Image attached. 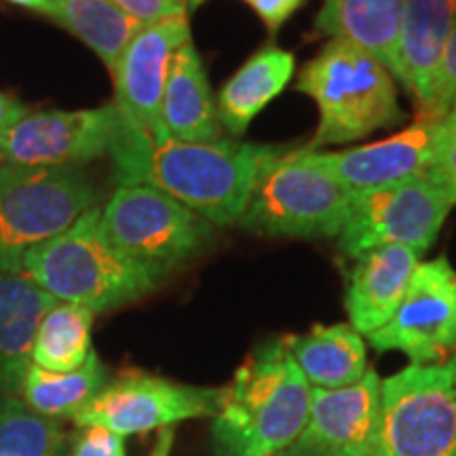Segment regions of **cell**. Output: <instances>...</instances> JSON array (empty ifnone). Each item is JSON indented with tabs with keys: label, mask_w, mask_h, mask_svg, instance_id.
I'll list each match as a JSON object with an SVG mask.
<instances>
[{
	"label": "cell",
	"mask_w": 456,
	"mask_h": 456,
	"mask_svg": "<svg viewBox=\"0 0 456 456\" xmlns=\"http://www.w3.org/2000/svg\"><path fill=\"white\" fill-rule=\"evenodd\" d=\"M285 148L237 140H152L125 121L108 152L118 186H151L165 192L212 226L241 218L260 171Z\"/></svg>",
	"instance_id": "obj_1"
},
{
	"label": "cell",
	"mask_w": 456,
	"mask_h": 456,
	"mask_svg": "<svg viewBox=\"0 0 456 456\" xmlns=\"http://www.w3.org/2000/svg\"><path fill=\"white\" fill-rule=\"evenodd\" d=\"M311 393L285 336L260 345L237 370L220 412L212 419L218 454L279 456L309 419Z\"/></svg>",
	"instance_id": "obj_2"
},
{
	"label": "cell",
	"mask_w": 456,
	"mask_h": 456,
	"mask_svg": "<svg viewBox=\"0 0 456 456\" xmlns=\"http://www.w3.org/2000/svg\"><path fill=\"white\" fill-rule=\"evenodd\" d=\"M95 205L68 231L32 249L21 273L55 300L94 313L118 309L155 292L167 273L131 258L108 241Z\"/></svg>",
	"instance_id": "obj_3"
},
{
	"label": "cell",
	"mask_w": 456,
	"mask_h": 456,
	"mask_svg": "<svg viewBox=\"0 0 456 456\" xmlns=\"http://www.w3.org/2000/svg\"><path fill=\"white\" fill-rule=\"evenodd\" d=\"M395 78L368 51L330 41L302 68L296 89L315 100L319 125L309 151L351 144L406 118L397 100Z\"/></svg>",
	"instance_id": "obj_4"
},
{
	"label": "cell",
	"mask_w": 456,
	"mask_h": 456,
	"mask_svg": "<svg viewBox=\"0 0 456 456\" xmlns=\"http://www.w3.org/2000/svg\"><path fill=\"white\" fill-rule=\"evenodd\" d=\"M351 208L353 192L298 148L283 151L260 171L237 226L260 237H338Z\"/></svg>",
	"instance_id": "obj_5"
},
{
	"label": "cell",
	"mask_w": 456,
	"mask_h": 456,
	"mask_svg": "<svg viewBox=\"0 0 456 456\" xmlns=\"http://www.w3.org/2000/svg\"><path fill=\"white\" fill-rule=\"evenodd\" d=\"M98 201L81 167L0 163V275L21 273L26 256L61 235Z\"/></svg>",
	"instance_id": "obj_6"
},
{
	"label": "cell",
	"mask_w": 456,
	"mask_h": 456,
	"mask_svg": "<svg viewBox=\"0 0 456 456\" xmlns=\"http://www.w3.org/2000/svg\"><path fill=\"white\" fill-rule=\"evenodd\" d=\"M368 456H456L450 363H410L380 380V412Z\"/></svg>",
	"instance_id": "obj_7"
},
{
	"label": "cell",
	"mask_w": 456,
	"mask_h": 456,
	"mask_svg": "<svg viewBox=\"0 0 456 456\" xmlns=\"http://www.w3.org/2000/svg\"><path fill=\"white\" fill-rule=\"evenodd\" d=\"M100 228L114 248L167 273L203 252L212 224L151 186H118L100 214Z\"/></svg>",
	"instance_id": "obj_8"
},
{
	"label": "cell",
	"mask_w": 456,
	"mask_h": 456,
	"mask_svg": "<svg viewBox=\"0 0 456 456\" xmlns=\"http://www.w3.org/2000/svg\"><path fill=\"white\" fill-rule=\"evenodd\" d=\"M450 209L452 201L429 175L355 192L349 218L338 232V249L353 260L389 245L423 256L436 243Z\"/></svg>",
	"instance_id": "obj_9"
},
{
	"label": "cell",
	"mask_w": 456,
	"mask_h": 456,
	"mask_svg": "<svg viewBox=\"0 0 456 456\" xmlns=\"http://www.w3.org/2000/svg\"><path fill=\"white\" fill-rule=\"evenodd\" d=\"M226 387H192L144 372H127L108 385L72 416L77 427H104L118 436L175 427L182 420L214 419Z\"/></svg>",
	"instance_id": "obj_10"
},
{
	"label": "cell",
	"mask_w": 456,
	"mask_h": 456,
	"mask_svg": "<svg viewBox=\"0 0 456 456\" xmlns=\"http://www.w3.org/2000/svg\"><path fill=\"white\" fill-rule=\"evenodd\" d=\"M376 351H399L431 366L456 349V269L448 256L420 262L383 328L366 336Z\"/></svg>",
	"instance_id": "obj_11"
},
{
	"label": "cell",
	"mask_w": 456,
	"mask_h": 456,
	"mask_svg": "<svg viewBox=\"0 0 456 456\" xmlns=\"http://www.w3.org/2000/svg\"><path fill=\"white\" fill-rule=\"evenodd\" d=\"M121 123L114 104L28 112L3 135V161L26 167H81L110 152Z\"/></svg>",
	"instance_id": "obj_12"
},
{
	"label": "cell",
	"mask_w": 456,
	"mask_h": 456,
	"mask_svg": "<svg viewBox=\"0 0 456 456\" xmlns=\"http://www.w3.org/2000/svg\"><path fill=\"white\" fill-rule=\"evenodd\" d=\"M191 41L188 17L142 26L112 70V104L131 127L142 129L152 140L169 138L161 121L163 91L175 51Z\"/></svg>",
	"instance_id": "obj_13"
},
{
	"label": "cell",
	"mask_w": 456,
	"mask_h": 456,
	"mask_svg": "<svg viewBox=\"0 0 456 456\" xmlns=\"http://www.w3.org/2000/svg\"><path fill=\"white\" fill-rule=\"evenodd\" d=\"M380 412V379L368 370L355 385L313 387L309 419L279 456H368Z\"/></svg>",
	"instance_id": "obj_14"
},
{
	"label": "cell",
	"mask_w": 456,
	"mask_h": 456,
	"mask_svg": "<svg viewBox=\"0 0 456 456\" xmlns=\"http://www.w3.org/2000/svg\"><path fill=\"white\" fill-rule=\"evenodd\" d=\"M440 118H416L408 129L374 144L322 152L309 151L311 161L353 192L399 184L429 175Z\"/></svg>",
	"instance_id": "obj_15"
},
{
	"label": "cell",
	"mask_w": 456,
	"mask_h": 456,
	"mask_svg": "<svg viewBox=\"0 0 456 456\" xmlns=\"http://www.w3.org/2000/svg\"><path fill=\"white\" fill-rule=\"evenodd\" d=\"M454 24L456 0H406L393 77L414 98L419 117L429 110L437 68Z\"/></svg>",
	"instance_id": "obj_16"
},
{
	"label": "cell",
	"mask_w": 456,
	"mask_h": 456,
	"mask_svg": "<svg viewBox=\"0 0 456 456\" xmlns=\"http://www.w3.org/2000/svg\"><path fill=\"white\" fill-rule=\"evenodd\" d=\"M419 265L420 254L402 245L359 256L345 292L349 326L362 336L383 328L402 302Z\"/></svg>",
	"instance_id": "obj_17"
},
{
	"label": "cell",
	"mask_w": 456,
	"mask_h": 456,
	"mask_svg": "<svg viewBox=\"0 0 456 456\" xmlns=\"http://www.w3.org/2000/svg\"><path fill=\"white\" fill-rule=\"evenodd\" d=\"M55 298L24 273L0 275V393L20 397L38 326Z\"/></svg>",
	"instance_id": "obj_18"
},
{
	"label": "cell",
	"mask_w": 456,
	"mask_h": 456,
	"mask_svg": "<svg viewBox=\"0 0 456 456\" xmlns=\"http://www.w3.org/2000/svg\"><path fill=\"white\" fill-rule=\"evenodd\" d=\"M161 121L169 138L180 142H218L222 125L208 72L195 45L186 43L171 60L163 91Z\"/></svg>",
	"instance_id": "obj_19"
},
{
	"label": "cell",
	"mask_w": 456,
	"mask_h": 456,
	"mask_svg": "<svg viewBox=\"0 0 456 456\" xmlns=\"http://www.w3.org/2000/svg\"><path fill=\"white\" fill-rule=\"evenodd\" d=\"M403 7L406 0H323L315 30L368 51L395 74Z\"/></svg>",
	"instance_id": "obj_20"
},
{
	"label": "cell",
	"mask_w": 456,
	"mask_h": 456,
	"mask_svg": "<svg viewBox=\"0 0 456 456\" xmlns=\"http://www.w3.org/2000/svg\"><path fill=\"white\" fill-rule=\"evenodd\" d=\"M294 68L296 60L289 51L275 45L256 51L216 95L222 127L235 138L243 135L254 118L288 87Z\"/></svg>",
	"instance_id": "obj_21"
},
{
	"label": "cell",
	"mask_w": 456,
	"mask_h": 456,
	"mask_svg": "<svg viewBox=\"0 0 456 456\" xmlns=\"http://www.w3.org/2000/svg\"><path fill=\"white\" fill-rule=\"evenodd\" d=\"M296 366L311 387L340 389L355 385L368 372L366 342L346 323L315 326L300 336H285Z\"/></svg>",
	"instance_id": "obj_22"
},
{
	"label": "cell",
	"mask_w": 456,
	"mask_h": 456,
	"mask_svg": "<svg viewBox=\"0 0 456 456\" xmlns=\"http://www.w3.org/2000/svg\"><path fill=\"white\" fill-rule=\"evenodd\" d=\"M47 17L87 45L110 74L125 47L142 28L110 0H51Z\"/></svg>",
	"instance_id": "obj_23"
},
{
	"label": "cell",
	"mask_w": 456,
	"mask_h": 456,
	"mask_svg": "<svg viewBox=\"0 0 456 456\" xmlns=\"http://www.w3.org/2000/svg\"><path fill=\"white\" fill-rule=\"evenodd\" d=\"M108 385V370L98 353L91 351L87 362L72 372H49L30 366L21 387V399L28 408L49 419H72Z\"/></svg>",
	"instance_id": "obj_24"
},
{
	"label": "cell",
	"mask_w": 456,
	"mask_h": 456,
	"mask_svg": "<svg viewBox=\"0 0 456 456\" xmlns=\"http://www.w3.org/2000/svg\"><path fill=\"white\" fill-rule=\"evenodd\" d=\"M95 313L81 305L57 300L38 326L32 349L34 366L49 372H72L94 351L91 328Z\"/></svg>",
	"instance_id": "obj_25"
},
{
	"label": "cell",
	"mask_w": 456,
	"mask_h": 456,
	"mask_svg": "<svg viewBox=\"0 0 456 456\" xmlns=\"http://www.w3.org/2000/svg\"><path fill=\"white\" fill-rule=\"evenodd\" d=\"M61 420L37 414L21 397L0 399V456H66Z\"/></svg>",
	"instance_id": "obj_26"
},
{
	"label": "cell",
	"mask_w": 456,
	"mask_h": 456,
	"mask_svg": "<svg viewBox=\"0 0 456 456\" xmlns=\"http://www.w3.org/2000/svg\"><path fill=\"white\" fill-rule=\"evenodd\" d=\"M429 178L442 188L452 205L456 203V100L440 118Z\"/></svg>",
	"instance_id": "obj_27"
},
{
	"label": "cell",
	"mask_w": 456,
	"mask_h": 456,
	"mask_svg": "<svg viewBox=\"0 0 456 456\" xmlns=\"http://www.w3.org/2000/svg\"><path fill=\"white\" fill-rule=\"evenodd\" d=\"M456 100V24L450 32V38L444 47L440 68H437L436 85H433V95L429 110L425 117L419 118H442Z\"/></svg>",
	"instance_id": "obj_28"
},
{
	"label": "cell",
	"mask_w": 456,
	"mask_h": 456,
	"mask_svg": "<svg viewBox=\"0 0 456 456\" xmlns=\"http://www.w3.org/2000/svg\"><path fill=\"white\" fill-rule=\"evenodd\" d=\"M66 456H127L125 437L104 427H78Z\"/></svg>",
	"instance_id": "obj_29"
},
{
	"label": "cell",
	"mask_w": 456,
	"mask_h": 456,
	"mask_svg": "<svg viewBox=\"0 0 456 456\" xmlns=\"http://www.w3.org/2000/svg\"><path fill=\"white\" fill-rule=\"evenodd\" d=\"M110 3L142 26L157 24L169 17H188L191 13L184 0H110Z\"/></svg>",
	"instance_id": "obj_30"
},
{
	"label": "cell",
	"mask_w": 456,
	"mask_h": 456,
	"mask_svg": "<svg viewBox=\"0 0 456 456\" xmlns=\"http://www.w3.org/2000/svg\"><path fill=\"white\" fill-rule=\"evenodd\" d=\"M249 7L256 11V15L260 17L262 24L266 26V30L271 34H277L281 30L285 21L298 11L306 0H243Z\"/></svg>",
	"instance_id": "obj_31"
},
{
	"label": "cell",
	"mask_w": 456,
	"mask_h": 456,
	"mask_svg": "<svg viewBox=\"0 0 456 456\" xmlns=\"http://www.w3.org/2000/svg\"><path fill=\"white\" fill-rule=\"evenodd\" d=\"M28 112L30 110H28L24 104H20V102L9 98L7 94L0 91V135L7 134V131L13 127L20 118H24Z\"/></svg>",
	"instance_id": "obj_32"
},
{
	"label": "cell",
	"mask_w": 456,
	"mask_h": 456,
	"mask_svg": "<svg viewBox=\"0 0 456 456\" xmlns=\"http://www.w3.org/2000/svg\"><path fill=\"white\" fill-rule=\"evenodd\" d=\"M175 442V427H165V429L159 431V437L152 446L151 454L148 456H169L171 448H174Z\"/></svg>",
	"instance_id": "obj_33"
},
{
	"label": "cell",
	"mask_w": 456,
	"mask_h": 456,
	"mask_svg": "<svg viewBox=\"0 0 456 456\" xmlns=\"http://www.w3.org/2000/svg\"><path fill=\"white\" fill-rule=\"evenodd\" d=\"M11 4H17V7H24L28 11H37V13L49 15L51 0H7Z\"/></svg>",
	"instance_id": "obj_34"
},
{
	"label": "cell",
	"mask_w": 456,
	"mask_h": 456,
	"mask_svg": "<svg viewBox=\"0 0 456 456\" xmlns=\"http://www.w3.org/2000/svg\"><path fill=\"white\" fill-rule=\"evenodd\" d=\"M448 363H450V370H452V391H454V403H456V349L452 355H450Z\"/></svg>",
	"instance_id": "obj_35"
},
{
	"label": "cell",
	"mask_w": 456,
	"mask_h": 456,
	"mask_svg": "<svg viewBox=\"0 0 456 456\" xmlns=\"http://www.w3.org/2000/svg\"><path fill=\"white\" fill-rule=\"evenodd\" d=\"M184 3H186L188 11H191V13H192V11H195L197 7H201V4L205 3V0H184Z\"/></svg>",
	"instance_id": "obj_36"
},
{
	"label": "cell",
	"mask_w": 456,
	"mask_h": 456,
	"mask_svg": "<svg viewBox=\"0 0 456 456\" xmlns=\"http://www.w3.org/2000/svg\"><path fill=\"white\" fill-rule=\"evenodd\" d=\"M0 163H4L3 161V135H0Z\"/></svg>",
	"instance_id": "obj_37"
}]
</instances>
